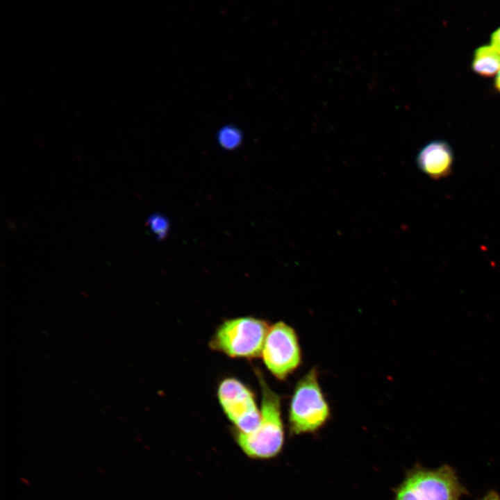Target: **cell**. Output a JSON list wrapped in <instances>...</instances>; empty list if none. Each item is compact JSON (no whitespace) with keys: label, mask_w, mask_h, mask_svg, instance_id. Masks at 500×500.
Instances as JSON below:
<instances>
[{"label":"cell","mask_w":500,"mask_h":500,"mask_svg":"<svg viewBox=\"0 0 500 500\" xmlns=\"http://www.w3.org/2000/svg\"><path fill=\"white\" fill-rule=\"evenodd\" d=\"M258 378L262 392L260 421L257 428L250 433L238 431L237 440L247 456L266 459L281 452L285 433L280 397L269 388L260 373Z\"/></svg>","instance_id":"1"},{"label":"cell","mask_w":500,"mask_h":500,"mask_svg":"<svg viewBox=\"0 0 500 500\" xmlns=\"http://www.w3.org/2000/svg\"><path fill=\"white\" fill-rule=\"evenodd\" d=\"M329 405L323 394L318 372L310 369L297 383L291 399L288 423L293 435L313 433L328 422Z\"/></svg>","instance_id":"2"},{"label":"cell","mask_w":500,"mask_h":500,"mask_svg":"<svg viewBox=\"0 0 500 500\" xmlns=\"http://www.w3.org/2000/svg\"><path fill=\"white\" fill-rule=\"evenodd\" d=\"M465 494V488L450 466L435 469L417 466L395 488L394 500H460Z\"/></svg>","instance_id":"3"},{"label":"cell","mask_w":500,"mask_h":500,"mask_svg":"<svg viewBox=\"0 0 500 500\" xmlns=\"http://www.w3.org/2000/svg\"><path fill=\"white\" fill-rule=\"evenodd\" d=\"M269 326L260 319L243 317L224 322L210 345L232 358H253L261 356Z\"/></svg>","instance_id":"4"},{"label":"cell","mask_w":500,"mask_h":500,"mask_svg":"<svg viewBox=\"0 0 500 500\" xmlns=\"http://www.w3.org/2000/svg\"><path fill=\"white\" fill-rule=\"evenodd\" d=\"M261 356L268 370L276 378L285 379L299 367L301 361L295 331L283 322L269 327Z\"/></svg>","instance_id":"5"},{"label":"cell","mask_w":500,"mask_h":500,"mask_svg":"<svg viewBox=\"0 0 500 500\" xmlns=\"http://www.w3.org/2000/svg\"><path fill=\"white\" fill-rule=\"evenodd\" d=\"M217 397L223 411L239 432L247 433L257 428L260 411L253 394L244 383L234 378H225L218 387Z\"/></svg>","instance_id":"6"},{"label":"cell","mask_w":500,"mask_h":500,"mask_svg":"<svg viewBox=\"0 0 500 500\" xmlns=\"http://www.w3.org/2000/svg\"><path fill=\"white\" fill-rule=\"evenodd\" d=\"M416 162L418 168L424 174L432 179L439 180L451 174L454 154L447 141L435 140L420 149Z\"/></svg>","instance_id":"7"},{"label":"cell","mask_w":500,"mask_h":500,"mask_svg":"<svg viewBox=\"0 0 500 500\" xmlns=\"http://www.w3.org/2000/svg\"><path fill=\"white\" fill-rule=\"evenodd\" d=\"M472 70L480 76L490 78L500 70V53L490 44L476 48L472 56Z\"/></svg>","instance_id":"8"},{"label":"cell","mask_w":500,"mask_h":500,"mask_svg":"<svg viewBox=\"0 0 500 500\" xmlns=\"http://www.w3.org/2000/svg\"><path fill=\"white\" fill-rule=\"evenodd\" d=\"M147 223L151 231L158 238H162L165 236L168 229V222L165 217L159 214L152 215L149 217Z\"/></svg>","instance_id":"9"},{"label":"cell","mask_w":500,"mask_h":500,"mask_svg":"<svg viewBox=\"0 0 500 500\" xmlns=\"http://www.w3.org/2000/svg\"><path fill=\"white\" fill-rule=\"evenodd\" d=\"M219 140L224 147L231 149L235 147L240 143V138L238 132L228 128L222 131Z\"/></svg>","instance_id":"10"},{"label":"cell","mask_w":500,"mask_h":500,"mask_svg":"<svg viewBox=\"0 0 500 500\" xmlns=\"http://www.w3.org/2000/svg\"><path fill=\"white\" fill-rule=\"evenodd\" d=\"M490 45L500 53V26L490 35Z\"/></svg>","instance_id":"11"},{"label":"cell","mask_w":500,"mask_h":500,"mask_svg":"<svg viewBox=\"0 0 500 500\" xmlns=\"http://www.w3.org/2000/svg\"><path fill=\"white\" fill-rule=\"evenodd\" d=\"M480 500H500V495L495 491H490Z\"/></svg>","instance_id":"12"},{"label":"cell","mask_w":500,"mask_h":500,"mask_svg":"<svg viewBox=\"0 0 500 500\" xmlns=\"http://www.w3.org/2000/svg\"><path fill=\"white\" fill-rule=\"evenodd\" d=\"M494 87L495 90L500 93V70L497 73V74L495 76V79L494 81Z\"/></svg>","instance_id":"13"},{"label":"cell","mask_w":500,"mask_h":500,"mask_svg":"<svg viewBox=\"0 0 500 500\" xmlns=\"http://www.w3.org/2000/svg\"><path fill=\"white\" fill-rule=\"evenodd\" d=\"M21 481L26 485H29V481L26 478H21Z\"/></svg>","instance_id":"14"}]
</instances>
